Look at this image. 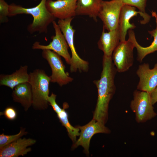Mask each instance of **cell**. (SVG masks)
<instances>
[{"label": "cell", "mask_w": 157, "mask_h": 157, "mask_svg": "<svg viewBox=\"0 0 157 157\" xmlns=\"http://www.w3.org/2000/svg\"><path fill=\"white\" fill-rule=\"evenodd\" d=\"M100 78L94 83L98 90V98L93 119L105 124L108 119L109 102L116 90L115 77L117 71L112 57L103 56Z\"/></svg>", "instance_id": "6da1fadb"}, {"label": "cell", "mask_w": 157, "mask_h": 157, "mask_svg": "<svg viewBox=\"0 0 157 157\" xmlns=\"http://www.w3.org/2000/svg\"><path fill=\"white\" fill-rule=\"evenodd\" d=\"M47 0H41L36 6L26 8L12 3L9 5L8 16L13 17L18 14L31 15L33 20L27 27L28 31L32 34L35 32L46 33L48 27L56 19L47 10L46 3Z\"/></svg>", "instance_id": "7a4b0ae2"}, {"label": "cell", "mask_w": 157, "mask_h": 157, "mask_svg": "<svg viewBox=\"0 0 157 157\" xmlns=\"http://www.w3.org/2000/svg\"><path fill=\"white\" fill-rule=\"evenodd\" d=\"M50 82V76L42 69H36L29 73L28 83L31 86L33 99L32 106L34 109L44 110L48 107Z\"/></svg>", "instance_id": "3957f363"}, {"label": "cell", "mask_w": 157, "mask_h": 157, "mask_svg": "<svg viewBox=\"0 0 157 157\" xmlns=\"http://www.w3.org/2000/svg\"><path fill=\"white\" fill-rule=\"evenodd\" d=\"M130 107L135 114L136 122L139 123L145 122L156 116L152 103L151 93L146 92L135 90Z\"/></svg>", "instance_id": "277c9868"}, {"label": "cell", "mask_w": 157, "mask_h": 157, "mask_svg": "<svg viewBox=\"0 0 157 157\" xmlns=\"http://www.w3.org/2000/svg\"><path fill=\"white\" fill-rule=\"evenodd\" d=\"M74 17L64 19H59L57 23L72 53L70 71L71 72H87L89 63L81 58L77 53L74 43V35L75 32L71 25Z\"/></svg>", "instance_id": "5b68a950"}, {"label": "cell", "mask_w": 157, "mask_h": 157, "mask_svg": "<svg viewBox=\"0 0 157 157\" xmlns=\"http://www.w3.org/2000/svg\"><path fill=\"white\" fill-rule=\"evenodd\" d=\"M42 50V56L47 61L51 69V82L56 83L62 86L72 82L73 79L65 72V67L61 56L51 50Z\"/></svg>", "instance_id": "8992f818"}, {"label": "cell", "mask_w": 157, "mask_h": 157, "mask_svg": "<svg viewBox=\"0 0 157 157\" xmlns=\"http://www.w3.org/2000/svg\"><path fill=\"white\" fill-rule=\"evenodd\" d=\"M135 47L132 40L120 41L114 50L112 55L113 62L117 72L122 73L127 71L133 63V49Z\"/></svg>", "instance_id": "52a82bcc"}, {"label": "cell", "mask_w": 157, "mask_h": 157, "mask_svg": "<svg viewBox=\"0 0 157 157\" xmlns=\"http://www.w3.org/2000/svg\"><path fill=\"white\" fill-rule=\"evenodd\" d=\"M52 24L55 35L51 37L52 41L47 45L41 44L39 42L36 41L33 44L32 48L33 49H48L52 51L62 57L66 63L70 65L71 57L68 51L69 47L68 44L55 20L53 22Z\"/></svg>", "instance_id": "ba28073f"}, {"label": "cell", "mask_w": 157, "mask_h": 157, "mask_svg": "<svg viewBox=\"0 0 157 157\" xmlns=\"http://www.w3.org/2000/svg\"><path fill=\"white\" fill-rule=\"evenodd\" d=\"M124 4L119 0H103L98 17L102 21L103 27L108 31L118 28L121 8Z\"/></svg>", "instance_id": "9c48e42d"}, {"label": "cell", "mask_w": 157, "mask_h": 157, "mask_svg": "<svg viewBox=\"0 0 157 157\" xmlns=\"http://www.w3.org/2000/svg\"><path fill=\"white\" fill-rule=\"evenodd\" d=\"M138 14L143 18V19L140 21L141 24H145L149 22L151 16L149 15H145L139 11H136V8L133 6L125 4L122 6L120 13L118 26L120 41H126V37L128 30L133 29L136 27L133 23H130V20Z\"/></svg>", "instance_id": "30bf717a"}, {"label": "cell", "mask_w": 157, "mask_h": 157, "mask_svg": "<svg viewBox=\"0 0 157 157\" xmlns=\"http://www.w3.org/2000/svg\"><path fill=\"white\" fill-rule=\"evenodd\" d=\"M78 127L81 132L79 138L75 142L74 147L82 146L86 154L89 153L90 140L94 135L100 133H108L110 132V130L105 126V124L94 119L85 125Z\"/></svg>", "instance_id": "8fae6325"}, {"label": "cell", "mask_w": 157, "mask_h": 157, "mask_svg": "<svg viewBox=\"0 0 157 157\" xmlns=\"http://www.w3.org/2000/svg\"><path fill=\"white\" fill-rule=\"evenodd\" d=\"M78 0H47V8L56 19H64L75 16Z\"/></svg>", "instance_id": "7c38bea8"}, {"label": "cell", "mask_w": 157, "mask_h": 157, "mask_svg": "<svg viewBox=\"0 0 157 157\" xmlns=\"http://www.w3.org/2000/svg\"><path fill=\"white\" fill-rule=\"evenodd\" d=\"M136 74L139 78L137 90L151 93L157 86V63L152 69L148 63L139 65Z\"/></svg>", "instance_id": "4fadbf2b"}, {"label": "cell", "mask_w": 157, "mask_h": 157, "mask_svg": "<svg viewBox=\"0 0 157 157\" xmlns=\"http://www.w3.org/2000/svg\"><path fill=\"white\" fill-rule=\"evenodd\" d=\"M31 138H21L16 141L0 149V157H18L23 156L31 151V147L36 142Z\"/></svg>", "instance_id": "5bb4252c"}, {"label": "cell", "mask_w": 157, "mask_h": 157, "mask_svg": "<svg viewBox=\"0 0 157 157\" xmlns=\"http://www.w3.org/2000/svg\"><path fill=\"white\" fill-rule=\"evenodd\" d=\"M103 30L97 44L99 49L102 51L104 56L112 57L113 51L120 42V33L118 28L115 30L105 32Z\"/></svg>", "instance_id": "9a60e30c"}, {"label": "cell", "mask_w": 157, "mask_h": 157, "mask_svg": "<svg viewBox=\"0 0 157 157\" xmlns=\"http://www.w3.org/2000/svg\"><path fill=\"white\" fill-rule=\"evenodd\" d=\"M152 16L155 19L156 26V28L152 31H148V33L151 37H154V40L151 45L147 47H143L140 45L136 39L135 33L133 29L128 31L129 38L134 42L135 47L137 52V60L141 62L143 58L147 55L157 51V14L156 12L152 11Z\"/></svg>", "instance_id": "2e32d148"}, {"label": "cell", "mask_w": 157, "mask_h": 157, "mask_svg": "<svg viewBox=\"0 0 157 157\" xmlns=\"http://www.w3.org/2000/svg\"><path fill=\"white\" fill-rule=\"evenodd\" d=\"M12 96L13 101L20 103L25 111L32 105V89L28 82L24 83L15 86L13 90Z\"/></svg>", "instance_id": "e0dca14e"}, {"label": "cell", "mask_w": 157, "mask_h": 157, "mask_svg": "<svg viewBox=\"0 0 157 157\" xmlns=\"http://www.w3.org/2000/svg\"><path fill=\"white\" fill-rule=\"evenodd\" d=\"M28 66H21L19 68L10 74H1L0 85L8 87L12 90L16 86L25 82H28L29 74Z\"/></svg>", "instance_id": "ac0fdd59"}, {"label": "cell", "mask_w": 157, "mask_h": 157, "mask_svg": "<svg viewBox=\"0 0 157 157\" xmlns=\"http://www.w3.org/2000/svg\"><path fill=\"white\" fill-rule=\"evenodd\" d=\"M103 0H78L76 16L86 15L97 21V17Z\"/></svg>", "instance_id": "d6986e66"}, {"label": "cell", "mask_w": 157, "mask_h": 157, "mask_svg": "<svg viewBox=\"0 0 157 157\" xmlns=\"http://www.w3.org/2000/svg\"><path fill=\"white\" fill-rule=\"evenodd\" d=\"M67 106L64 105L63 108L60 112L57 113V117L62 125L66 128L69 136L72 141L75 142L76 137L79 136L80 129L73 127L70 124L68 119V115L65 109Z\"/></svg>", "instance_id": "ffe728a7"}, {"label": "cell", "mask_w": 157, "mask_h": 157, "mask_svg": "<svg viewBox=\"0 0 157 157\" xmlns=\"http://www.w3.org/2000/svg\"><path fill=\"white\" fill-rule=\"evenodd\" d=\"M27 133L25 129L23 127L21 128L19 132L15 135H7L2 133L0 135V149L16 141Z\"/></svg>", "instance_id": "44dd1931"}, {"label": "cell", "mask_w": 157, "mask_h": 157, "mask_svg": "<svg viewBox=\"0 0 157 157\" xmlns=\"http://www.w3.org/2000/svg\"><path fill=\"white\" fill-rule=\"evenodd\" d=\"M124 4L127 5L137 8L139 11L145 15L147 0H119Z\"/></svg>", "instance_id": "7402d4cb"}, {"label": "cell", "mask_w": 157, "mask_h": 157, "mask_svg": "<svg viewBox=\"0 0 157 157\" xmlns=\"http://www.w3.org/2000/svg\"><path fill=\"white\" fill-rule=\"evenodd\" d=\"M9 5L5 0H0V23H3L8 21Z\"/></svg>", "instance_id": "603a6c76"}, {"label": "cell", "mask_w": 157, "mask_h": 157, "mask_svg": "<svg viewBox=\"0 0 157 157\" xmlns=\"http://www.w3.org/2000/svg\"><path fill=\"white\" fill-rule=\"evenodd\" d=\"M3 115L7 119L10 120H15L17 117L16 110L13 107L8 106L4 110L0 112V115Z\"/></svg>", "instance_id": "cb8c5ba5"}, {"label": "cell", "mask_w": 157, "mask_h": 157, "mask_svg": "<svg viewBox=\"0 0 157 157\" xmlns=\"http://www.w3.org/2000/svg\"><path fill=\"white\" fill-rule=\"evenodd\" d=\"M56 95L52 93L50 96H49L48 101L49 104L51 106L53 110L57 114L61 111L62 108L56 103Z\"/></svg>", "instance_id": "d4e9b609"}, {"label": "cell", "mask_w": 157, "mask_h": 157, "mask_svg": "<svg viewBox=\"0 0 157 157\" xmlns=\"http://www.w3.org/2000/svg\"><path fill=\"white\" fill-rule=\"evenodd\" d=\"M152 103L153 105L157 102V86L151 93Z\"/></svg>", "instance_id": "484cf974"}, {"label": "cell", "mask_w": 157, "mask_h": 157, "mask_svg": "<svg viewBox=\"0 0 157 157\" xmlns=\"http://www.w3.org/2000/svg\"><path fill=\"white\" fill-rule=\"evenodd\" d=\"M35 1H37V0H34Z\"/></svg>", "instance_id": "4316f807"}, {"label": "cell", "mask_w": 157, "mask_h": 157, "mask_svg": "<svg viewBox=\"0 0 157 157\" xmlns=\"http://www.w3.org/2000/svg\"><path fill=\"white\" fill-rule=\"evenodd\" d=\"M156 116H157V114Z\"/></svg>", "instance_id": "83f0119b"}, {"label": "cell", "mask_w": 157, "mask_h": 157, "mask_svg": "<svg viewBox=\"0 0 157 157\" xmlns=\"http://www.w3.org/2000/svg\"></svg>", "instance_id": "f1b7e54d"}]
</instances>
